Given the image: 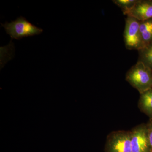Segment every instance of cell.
I'll return each instance as SVG.
<instances>
[{"instance_id":"cell-1","label":"cell","mask_w":152,"mask_h":152,"mask_svg":"<svg viewBox=\"0 0 152 152\" xmlns=\"http://www.w3.org/2000/svg\"><path fill=\"white\" fill-rule=\"evenodd\" d=\"M126 80L140 94H142L152 88V70L137 61L128 71Z\"/></svg>"},{"instance_id":"cell-2","label":"cell","mask_w":152,"mask_h":152,"mask_svg":"<svg viewBox=\"0 0 152 152\" xmlns=\"http://www.w3.org/2000/svg\"><path fill=\"white\" fill-rule=\"evenodd\" d=\"M1 25L4 28L6 33L10 36L12 39H20L24 37L40 34L43 31L42 29L37 27L22 16L10 23L6 22L4 24L1 23Z\"/></svg>"},{"instance_id":"cell-3","label":"cell","mask_w":152,"mask_h":152,"mask_svg":"<svg viewBox=\"0 0 152 152\" xmlns=\"http://www.w3.org/2000/svg\"><path fill=\"white\" fill-rule=\"evenodd\" d=\"M131 131H117L107 138L106 152H132Z\"/></svg>"},{"instance_id":"cell-4","label":"cell","mask_w":152,"mask_h":152,"mask_svg":"<svg viewBox=\"0 0 152 152\" xmlns=\"http://www.w3.org/2000/svg\"><path fill=\"white\" fill-rule=\"evenodd\" d=\"M140 21L133 17L127 16L124 31V41L127 50H138L143 48L140 31Z\"/></svg>"},{"instance_id":"cell-5","label":"cell","mask_w":152,"mask_h":152,"mask_svg":"<svg viewBox=\"0 0 152 152\" xmlns=\"http://www.w3.org/2000/svg\"><path fill=\"white\" fill-rule=\"evenodd\" d=\"M131 131L132 152H152L147 125H139Z\"/></svg>"},{"instance_id":"cell-6","label":"cell","mask_w":152,"mask_h":152,"mask_svg":"<svg viewBox=\"0 0 152 152\" xmlns=\"http://www.w3.org/2000/svg\"><path fill=\"white\" fill-rule=\"evenodd\" d=\"M127 16L142 22L152 18V0H138Z\"/></svg>"},{"instance_id":"cell-7","label":"cell","mask_w":152,"mask_h":152,"mask_svg":"<svg viewBox=\"0 0 152 152\" xmlns=\"http://www.w3.org/2000/svg\"><path fill=\"white\" fill-rule=\"evenodd\" d=\"M138 107L141 111L152 119V88L140 94Z\"/></svg>"},{"instance_id":"cell-8","label":"cell","mask_w":152,"mask_h":152,"mask_svg":"<svg viewBox=\"0 0 152 152\" xmlns=\"http://www.w3.org/2000/svg\"><path fill=\"white\" fill-rule=\"evenodd\" d=\"M140 31L144 47L152 43V18L140 22Z\"/></svg>"},{"instance_id":"cell-9","label":"cell","mask_w":152,"mask_h":152,"mask_svg":"<svg viewBox=\"0 0 152 152\" xmlns=\"http://www.w3.org/2000/svg\"><path fill=\"white\" fill-rule=\"evenodd\" d=\"M138 61L140 62L152 70V43L138 50Z\"/></svg>"},{"instance_id":"cell-10","label":"cell","mask_w":152,"mask_h":152,"mask_svg":"<svg viewBox=\"0 0 152 152\" xmlns=\"http://www.w3.org/2000/svg\"><path fill=\"white\" fill-rule=\"evenodd\" d=\"M138 0H113V2L122 11L124 15H128L135 5Z\"/></svg>"},{"instance_id":"cell-11","label":"cell","mask_w":152,"mask_h":152,"mask_svg":"<svg viewBox=\"0 0 152 152\" xmlns=\"http://www.w3.org/2000/svg\"><path fill=\"white\" fill-rule=\"evenodd\" d=\"M147 129H148V136L151 150L152 152V120L150 119L149 122L147 124Z\"/></svg>"},{"instance_id":"cell-12","label":"cell","mask_w":152,"mask_h":152,"mask_svg":"<svg viewBox=\"0 0 152 152\" xmlns=\"http://www.w3.org/2000/svg\"></svg>"}]
</instances>
